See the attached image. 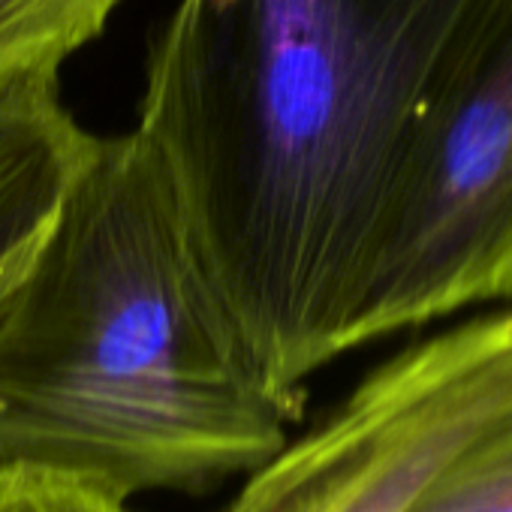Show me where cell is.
Wrapping results in <instances>:
<instances>
[{
    "instance_id": "cell-5",
    "label": "cell",
    "mask_w": 512,
    "mask_h": 512,
    "mask_svg": "<svg viewBox=\"0 0 512 512\" xmlns=\"http://www.w3.org/2000/svg\"><path fill=\"white\" fill-rule=\"evenodd\" d=\"M121 0H0V91L58 76L70 55L106 34Z\"/></svg>"
},
{
    "instance_id": "cell-7",
    "label": "cell",
    "mask_w": 512,
    "mask_h": 512,
    "mask_svg": "<svg viewBox=\"0 0 512 512\" xmlns=\"http://www.w3.org/2000/svg\"><path fill=\"white\" fill-rule=\"evenodd\" d=\"M0 512H130L124 500L103 494L76 479L0 467Z\"/></svg>"
},
{
    "instance_id": "cell-4",
    "label": "cell",
    "mask_w": 512,
    "mask_h": 512,
    "mask_svg": "<svg viewBox=\"0 0 512 512\" xmlns=\"http://www.w3.org/2000/svg\"><path fill=\"white\" fill-rule=\"evenodd\" d=\"M512 410V308L416 341L308 434L253 470L220 512H407L425 482Z\"/></svg>"
},
{
    "instance_id": "cell-8",
    "label": "cell",
    "mask_w": 512,
    "mask_h": 512,
    "mask_svg": "<svg viewBox=\"0 0 512 512\" xmlns=\"http://www.w3.org/2000/svg\"><path fill=\"white\" fill-rule=\"evenodd\" d=\"M28 109H31V91L25 85L0 91V148L16 136Z\"/></svg>"
},
{
    "instance_id": "cell-1",
    "label": "cell",
    "mask_w": 512,
    "mask_h": 512,
    "mask_svg": "<svg viewBox=\"0 0 512 512\" xmlns=\"http://www.w3.org/2000/svg\"><path fill=\"white\" fill-rule=\"evenodd\" d=\"M494 0H178L136 133L290 392L344 353L416 124Z\"/></svg>"
},
{
    "instance_id": "cell-3",
    "label": "cell",
    "mask_w": 512,
    "mask_h": 512,
    "mask_svg": "<svg viewBox=\"0 0 512 512\" xmlns=\"http://www.w3.org/2000/svg\"><path fill=\"white\" fill-rule=\"evenodd\" d=\"M494 302H512V0H494L416 124L344 353Z\"/></svg>"
},
{
    "instance_id": "cell-2",
    "label": "cell",
    "mask_w": 512,
    "mask_h": 512,
    "mask_svg": "<svg viewBox=\"0 0 512 512\" xmlns=\"http://www.w3.org/2000/svg\"><path fill=\"white\" fill-rule=\"evenodd\" d=\"M284 389L133 130L94 139L0 308V467L118 500L250 476L290 440Z\"/></svg>"
},
{
    "instance_id": "cell-6",
    "label": "cell",
    "mask_w": 512,
    "mask_h": 512,
    "mask_svg": "<svg viewBox=\"0 0 512 512\" xmlns=\"http://www.w3.org/2000/svg\"><path fill=\"white\" fill-rule=\"evenodd\" d=\"M407 512H512V410L464 443Z\"/></svg>"
}]
</instances>
